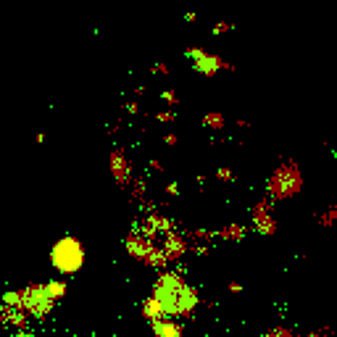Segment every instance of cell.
Wrapping results in <instances>:
<instances>
[{"instance_id":"6da1fadb","label":"cell","mask_w":337,"mask_h":337,"mask_svg":"<svg viewBox=\"0 0 337 337\" xmlns=\"http://www.w3.org/2000/svg\"><path fill=\"white\" fill-rule=\"evenodd\" d=\"M153 298L161 303V308H164L169 319L192 316L195 308L200 306L197 290L184 282V277H179L177 272H169V269L158 274V280L153 285Z\"/></svg>"},{"instance_id":"7a4b0ae2","label":"cell","mask_w":337,"mask_h":337,"mask_svg":"<svg viewBox=\"0 0 337 337\" xmlns=\"http://www.w3.org/2000/svg\"><path fill=\"white\" fill-rule=\"evenodd\" d=\"M50 261L61 274H77L85 263V248L77 237H61L50 250Z\"/></svg>"},{"instance_id":"3957f363","label":"cell","mask_w":337,"mask_h":337,"mask_svg":"<svg viewBox=\"0 0 337 337\" xmlns=\"http://www.w3.org/2000/svg\"><path fill=\"white\" fill-rule=\"evenodd\" d=\"M55 300L45 293L42 285H29L21 290V311L32 319H45L48 313L53 311Z\"/></svg>"},{"instance_id":"277c9868","label":"cell","mask_w":337,"mask_h":337,"mask_svg":"<svg viewBox=\"0 0 337 337\" xmlns=\"http://www.w3.org/2000/svg\"><path fill=\"white\" fill-rule=\"evenodd\" d=\"M300 169L298 164H285L280 171L272 177L269 182V195H274L277 200L280 197H293L295 192H300Z\"/></svg>"},{"instance_id":"5b68a950","label":"cell","mask_w":337,"mask_h":337,"mask_svg":"<svg viewBox=\"0 0 337 337\" xmlns=\"http://www.w3.org/2000/svg\"><path fill=\"white\" fill-rule=\"evenodd\" d=\"M108 169H111V177L116 179L119 187H129V182L134 179L132 177V164L129 158H124V150L121 148H113L111 156H108Z\"/></svg>"},{"instance_id":"8992f818","label":"cell","mask_w":337,"mask_h":337,"mask_svg":"<svg viewBox=\"0 0 337 337\" xmlns=\"http://www.w3.org/2000/svg\"><path fill=\"white\" fill-rule=\"evenodd\" d=\"M192 63H195V72L203 74V77H216L219 72H235V63L224 61V58L216 55V53H203L200 58H195Z\"/></svg>"},{"instance_id":"52a82bcc","label":"cell","mask_w":337,"mask_h":337,"mask_svg":"<svg viewBox=\"0 0 337 337\" xmlns=\"http://www.w3.org/2000/svg\"><path fill=\"white\" fill-rule=\"evenodd\" d=\"M164 255L169 258V263H177L184 253H187V240H184V235H179V232H166L164 235Z\"/></svg>"},{"instance_id":"ba28073f","label":"cell","mask_w":337,"mask_h":337,"mask_svg":"<svg viewBox=\"0 0 337 337\" xmlns=\"http://www.w3.org/2000/svg\"><path fill=\"white\" fill-rule=\"evenodd\" d=\"M253 222H255V229L261 232V235H274L277 232V222L269 216V197L261 203H255L253 208Z\"/></svg>"},{"instance_id":"9c48e42d","label":"cell","mask_w":337,"mask_h":337,"mask_svg":"<svg viewBox=\"0 0 337 337\" xmlns=\"http://www.w3.org/2000/svg\"><path fill=\"white\" fill-rule=\"evenodd\" d=\"M153 248H156L153 242L145 240L143 235H137V232H129V235H126V253H129L132 258H137V261H145V255Z\"/></svg>"},{"instance_id":"30bf717a","label":"cell","mask_w":337,"mask_h":337,"mask_svg":"<svg viewBox=\"0 0 337 337\" xmlns=\"http://www.w3.org/2000/svg\"><path fill=\"white\" fill-rule=\"evenodd\" d=\"M150 329H153L156 337H182L184 334V327L177 321V319H158V321H150Z\"/></svg>"},{"instance_id":"8fae6325","label":"cell","mask_w":337,"mask_h":337,"mask_svg":"<svg viewBox=\"0 0 337 337\" xmlns=\"http://www.w3.org/2000/svg\"><path fill=\"white\" fill-rule=\"evenodd\" d=\"M0 324H6V327H16V329H27L29 316L24 311H19V308L0 306Z\"/></svg>"},{"instance_id":"7c38bea8","label":"cell","mask_w":337,"mask_h":337,"mask_svg":"<svg viewBox=\"0 0 337 337\" xmlns=\"http://www.w3.org/2000/svg\"><path fill=\"white\" fill-rule=\"evenodd\" d=\"M245 235H248V227L245 224H227L222 229H216V237L224 240V242H240Z\"/></svg>"},{"instance_id":"4fadbf2b","label":"cell","mask_w":337,"mask_h":337,"mask_svg":"<svg viewBox=\"0 0 337 337\" xmlns=\"http://www.w3.org/2000/svg\"><path fill=\"white\" fill-rule=\"evenodd\" d=\"M143 316L148 321H158V319H164L166 313H164V308H161V303L156 298H145L143 300Z\"/></svg>"},{"instance_id":"5bb4252c","label":"cell","mask_w":337,"mask_h":337,"mask_svg":"<svg viewBox=\"0 0 337 337\" xmlns=\"http://www.w3.org/2000/svg\"><path fill=\"white\" fill-rule=\"evenodd\" d=\"M184 240L187 242H211V240H216V232L214 229H187Z\"/></svg>"},{"instance_id":"9a60e30c","label":"cell","mask_w":337,"mask_h":337,"mask_svg":"<svg viewBox=\"0 0 337 337\" xmlns=\"http://www.w3.org/2000/svg\"><path fill=\"white\" fill-rule=\"evenodd\" d=\"M203 126L206 129H224L227 126V119H224V113H219V111H208L206 116H203Z\"/></svg>"},{"instance_id":"2e32d148","label":"cell","mask_w":337,"mask_h":337,"mask_svg":"<svg viewBox=\"0 0 337 337\" xmlns=\"http://www.w3.org/2000/svg\"><path fill=\"white\" fill-rule=\"evenodd\" d=\"M42 287H45V293H48L53 300H61V298H66V290H69L63 280H50L48 285H42Z\"/></svg>"},{"instance_id":"e0dca14e","label":"cell","mask_w":337,"mask_h":337,"mask_svg":"<svg viewBox=\"0 0 337 337\" xmlns=\"http://www.w3.org/2000/svg\"><path fill=\"white\" fill-rule=\"evenodd\" d=\"M3 306L21 311V290H8V293L3 295Z\"/></svg>"},{"instance_id":"ac0fdd59","label":"cell","mask_w":337,"mask_h":337,"mask_svg":"<svg viewBox=\"0 0 337 337\" xmlns=\"http://www.w3.org/2000/svg\"><path fill=\"white\" fill-rule=\"evenodd\" d=\"M129 184H132V197H134V200L145 203V200H148V190H145V182H143V179H132Z\"/></svg>"},{"instance_id":"d6986e66","label":"cell","mask_w":337,"mask_h":337,"mask_svg":"<svg viewBox=\"0 0 337 337\" xmlns=\"http://www.w3.org/2000/svg\"><path fill=\"white\" fill-rule=\"evenodd\" d=\"M334 216H337V206H329L327 211H324V216H319V224L321 227H332L334 224Z\"/></svg>"},{"instance_id":"ffe728a7","label":"cell","mask_w":337,"mask_h":337,"mask_svg":"<svg viewBox=\"0 0 337 337\" xmlns=\"http://www.w3.org/2000/svg\"><path fill=\"white\" fill-rule=\"evenodd\" d=\"M161 100H164V103H169V106L174 108V106H179V95H177V90H164V92H161Z\"/></svg>"},{"instance_id":"44dd1931","label":"cell","mask_w":337,"mask_h":337,"mask_svg":"<svg viewBox=\"0 0 337 337\" xmlns=\"http://www.w3.org/2000/svg\"><path fill=\"white\" fill-rule=\"evenodd\" d=\"M229 29H235V24H232V21H227V19H224V21H216L211 32L216 34V37H222V34H224V32H229Z\"/></svg>"},{"instance_id":"7402d4cb","label":"cell","mask_w":337,"mask_h":337,"mask_svg":"<svg viewBox=\"0 0 337 337\" xmlns=\"http://www.w3.org/2000/svg\"><path fill=\"white\" fill-rule=\"evenodd\" d=\"M156 121L158 124H174V121H177V113H174V111H158Z\"/></svg>"},{"instance_id":"603a6c76","label":"cell","mask_w":337,"mask_h":337,"mask_svg":"<svg viewBox=\"0 0 337 337\" xmlns=\"http://www.w3.org/2000/svg\"><path fill=\"white\" fill-rule=\"evenodd\" d=\"M216 179H222V182H235V171L222 166V169H216Z\"/></svg>"},{"instance_id":"cb8c5ba5","label":"cell","mask_w":337,"mask_h":337,"mask_svg":"<svg viewBox=\"0 0 337 337\" xmlns=\"http://www.w3.org/2000/svg\"><path fill=\"white\" fill-rule=\"evenodd\" d=\"M148 74H156V77H161V74H169V63L158 61V63H153V66L148 69Z\"/></svg>"},{"instance_id":"d4e9b609","label":"cell","mask_w":337,"mask_h":337,"mask_svg":"<svg viewBox=\"0 0 337 337\" xmlns=\"http://www.w3.org/2000/svg\"><path fill=\"white\" fill-rule=\"evenodd\" d=\"M187 250L192 255H208V253H211V248H208V245H195V242H187Z\"/></svg>"},{"instance_id":"484cf974","label":"cell","mask_w":337,"mask_h":337,"mask_svg":"<svg viewBox=\"0 0 337 337\" xmlns=\"http://www.w3.org/2000/svg\"><path fill=\"white\" fill-rule=\"evenodd\" d=\"M164 143H166L169 148H177V145H179V137L174 134V132H169V134H164Z\"/></svg>"},{"instance_id":"4316f807","label":"cell","mask_w":337,"mask_h":337,"mask_svg":"<svg viewBox=\"0 0 337 337\" xmlns=\"http://www.w3.org/2000/svg\"><path fill=\"white\" fill-rule=\"evenodd\" d=\"M148 166H150V171H164V169H166L158 158H150V161H148Z\"/></svg>"},{"instance_id":"83f0119b","label":"cell","mask_w":337,"mask_h":337,"mask_svg":"<svg viewBox=\"0 0 337 337\" xmlns=\"http://www.w3.org/2000/svg\"><path fill=\"white\" fill-rule=\"evenodd\" d=\"M126 113H140V103H137V100H129V103H126Z\"/></svg>"},{"instance_id":"f1b7e54d","label":"cell","mask_w":337,"mask_h":337,"mask_svg":"<svg viewBox=\"0 0 337 337\" xmlns=\"http://www.w3.org/2000/svg\"><path fill=\"white\" fill-rule=\"evenodd\" d=\"M227 290H229V293H235V295H240V293H242V290H245V287H242L240 282H229V285H227Z\"/></svg>"},{"instance_id":"f546056e","label":"cell","mask_w":337,"mask_h":337,"mask_svg":"<svg viewBox=\"0 0 337 337\" xmlns=\"http://www.w3.org/2000/svg\"><path fill=\"white\" fill-rule=\"evenodd\" d=\"M166 195H179V184L177 182H169L166 184Z\"/></svg>"},{"instance_id":"4dcf8cb0","label":"cell","mask_w":337,"mask_h":337,"mask_svg":"<svg viewBox=\"0 0 337 337\" xmlns=\"http://www.w3.org/2000/svg\"><path fill=\"white\" fill-rule=\"evenodd\" d=\"M184 21H187V24H195V21H197V14H195V11H187V14H184Z\"/></svg>"},{"instance_id":"1f68e13d","label":"cell","mask_w":337,"mask_h":337,"mask_svg":"<svg viewBox=\"0 0 337 337\" xmlns=\"http://www.w3.org/2000/svg\"><path fill=\"white\" fill-rule=\"evenodd\" d=\"M235 126H240V129H248L250 121H245V119H235Z\"/></svg>"},{"instance_id":"d6a6232c","label":"cell","mask_w":337,"mask_h":337,"mask_svg":"<svg viewBox=\"0 0 337 337\" xmlns=\"http://www.w3.org/2000/svg\"><path fill=\"white\" fill-rule=\"evenodd\" d=\"M16 337H34V332H29V329H19Z\"/></svg>"},{"instance_id":"836d02e7","label":"cell","mask_w":337,"mask_h":337,"mask_svg":"<svg viewBox=\"0 0 337 337\" xmlns=\"http://www.w3.org/2000/svg\"><path fill=\"white\" fill-rule=\"evenodd\" d=\"M34 143L42 145V143H45V134H42V132H37V134H34Z\"/></svg>"},{"instance_id":"e575fe53","label":"cell","mask_w":337,"mask_h":337,"mask_svg":"<svg viewBox=\"0 0 337 337\" xmlns=\"http://www.w3.org/2000/svg\"><path fill=\"white\" fill-rule=\"evenodd\" d=\"M0 337H3V334H0Z\"/></svg>"}]
</instances>
